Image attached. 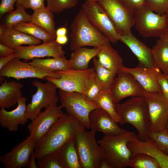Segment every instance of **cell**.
Segmentation results:
<instances>
[{"label": "cell", "instance_id": "cell-27", "mask_svg": "<svg viewBox=\"0 0 168 168\" xmlns=\"http://www.w3.org/2000/svg\"><path fill=\"white\" fill-rule=\"evenodd\" d=\"M55 153L64 168H82L76 148L75 139L67 143Z\"/></svg>", "mask_w": 168, "mask_h": 168}, {"label": "cell", "instance_id": "cell-3", "mask_svg": "<svg viewBox=\"0 0 168 168\" xmlns=\"http://www.w3.org/2000/svg\"><path fill=\"white\" fill-rule=\"evenodd\" d=\"M70 48L72 50L86 46L101 48L109 41L89 21L81 9L71 24Z\"/></svg>", "mask_w": 168, "mask_h": 168}, {"label": "cell", "instance_id": "cell-35", "mask_svg": "<svg viewBox=\"0 0 168 168\" xmlns=\"http://www.w3.org/2000/svg\"><path fill=\"white\" fill-rule=\"evenodd\" d=\"M128 166L133 168H160L155 159L150 155L143 153L132 154Z\"/></svg>", "mask_w": 168, "mask_h": 168}, {"label": "cell", "instance_id": "cell-15", "mask_svg": "<svg viewBox=\"0 0 168 168\" xmlns=\"http://www.w3.org/2000/svg\"><path fill=\"white\" fill-rule=\"evenodd\" d=\"M117 75L110 89L115 103L128 97L144 96L143 88L133 75L121 71Z\"/></svg>", "mask_w": 168, "mask_h": 168}, {"label": "cell", "instance_id": "cell-16", "mask_svg": "<svg viewBox=\"0 0 168 168\" xmlns=\"http://www.w3.org/2000/svg\"><path fill=\"white\" fill-rule=\"evenodd\" d=\"M15 53L17 59L28 61L45 57H57L64 56L62 45L55 40L38 45L20 46L16 48Z\"/></svg>", "mask_w": 168, "mask_h": 168}, {"label": "cell", "instance_id": "cell-53", "mask_svg": "<svg viewBox=\"0 0 168 168\" xmlns=\"http://www.w3.org/2000/svg\"><path fill=\"white\" fill-rule=\"evenodd\" d=\"M166 129L167 132H168V118L166 126Z\"/></svg>", "mask_w": 168, "mask_h": 168}, {"label": "cell", "instance_id": "cell-26", "mask_svg": "<svg viewBox=\"0 0 168 168\" xmlns=\"http://www.w3.org/2000/svg\"><path fill=\"white\" fill-rule=\"evenodd\" d=\"M100 48H89L82 47L73 50L69 59L71 69L85 70L89 68V64L91 60L96 57Z\"/></svg>", "mask_w": 168, "mask_h": 168}, {"label": "cell", "instance_id": "cell-28", "mask_svg": "<svg viewBox=\"0 0 168 168\" xmlns=\"http://www.w3.org/2000/svg\"><path fill=\"white\" fill-rule=\"evenodd\" d=\"M54 13L46 6L33 11L31 21L42 28L56 39V37Z\"/></svg>", "mask_w": 168, "mask_h": 168}, {"label": "cell", "instance_id": "cell-51", "mask_svg": "<svg viewBox=\"0 0 168 168\" xmlns=\"http://www.w3.org/2000/svg\"><path fill=\"white\" fill-rule=\"evenodd\" d=\"M6 27L1 24L0 25V42L2 41L4 36Z\"/></svg>", "mask_w": 168, "mask_h": 168}, {"label": "cell", "instance_id": "cell-12", "mask_svg": "<svg viewBox=\"0 0 168 168\" xmlns=\"http://www.w3.org/2000/svg\"><path fill=\"white\" fill-rule=\"evenodd\" d=\"M0 76L1 77H12L18 80L27 78L45 80L47 76L60 78L55 72L32 65L17 58L10 61L0 70Z\"/></svg>", "mask_w": 168, "mask_h": 168}, {"label": "cell", "instance_id": "cell-42", "mask_svg": "<svg viewBox=\"0 0 168 168\" xmlns=\"http://www.w3.org/2000/svg\"><path fill=\"white\" fill-rule=\"evenodd\" d=\"M156 70L158 83L164 96L168 98V80L160 69L156 66Z\"/></svg>", "mask_w": 168, "mask_h": 168}, {"label": "cell", "instance_id": "cell-47", "mask_svg": "<svg viewBox=\"0 0 168 168\" xmlns=\"http://www.w3.org/2000/svg\"><path fill=\"white\" fill-rule=\"evenodd\" d=\"M36 157L34 152L31 154L28 164L26 166L28 168H38L36 162L35 161Z\"/></svg>", "mask_w": 168, "mask_h": 168}, {"label": "cell", "instance_id": "cell-34", "mask_svg": "<svg viewBox=\"0 0 168 168\" xmlns=\"http://www.w3.org/2000/svg\"><path fill=\"white\" fill-rule=\"evenodd\" d=\"M16 9L8 13L4 17L2 24L6 28L14 27L21 22H31L30 15L22 6L16 3Z\"/></svg>", "mask_w": 168, "mask_h": 168}, {"label": "cell", "instance_id": "cell-18", "mask_svg": "<svg viewBox=\"0 0 168 168\" xmlns=\"http://www.w3.org/2000/svg\"><path fill=\"white\" fill-rule=\"evenodd\" d=\"M89 122L91 129L102 132L105 136H114L127 131L119 127L108 113L100 108L91 112Z\"/></svg>", "mask_w": 168, "mask_h": 168}, {"label": "cell", "instance_id": "cell-23", "mask_svg": "<svg viewBox=\"0 0 168 168\" xmlns=\"http://www.w3.org/2000/svg\"><path fill=\"white\" fill-rule=\"evenodd\" d=\"M22 84L14 80H5L0 86V108L8 109L14 107L22 97Z\"/></svg>", "mask_w": 168, "mask_h": 168}, {"label": "cell", "instance_id": "cell-13", "mask_svg": "<svg viewBox=\"0 0 168 168\" xmlns=\"http://www.w3.org/2000/svg\"><path fill=\"white\" fill-rule=\"evenodd\" d=\"M144 96L147 103L150 121L149 132L166 129L168 118V98L162 93L144 92Z\"/></svg>", "mask_w": 168, "mask_h": 168}, {"label": "cell", "instance_id": "cell-33", "mask_svg": "<svg viewBox=\"0 0 168 168\" xmlns=\"http://www.w3.org/2000/svg\"><path fill=\"white\" fill-rule=\"evenodd\" d=\"M94 103L99 108L108 113L117 123L119 119L115 104L112 98L110 91H102L95 100Z\"/></svg>", "mask_w": 168, "mask_h": 168}, {"label": "cell", "instance_id": "cell-49", "mask_svg": "<svg viewBox=\"0 0 168 168\" xmlns=\"http://www.w3.org/2000/svg\"><path fill=\"white\" fill-rule=\"evenodd\" d=\"M67 29L65 27H61L58 28L56 31L57 36L66 35Z\"/></svg>", "mask_w": 168, "mask_h": 168}, {"label": "cell", "instance_id": "cell-21", "mask_svg": "<svg viewBox=\"0 0 168 168\" xmlns=\"http://www.w3.org/2000/svg\"><path fill=\"white\" fill-rule=\"evenodd\" d=\"M127 145L132 154L146 153L157 161L160 168H168V155L162 152L150 137L143 141L136 135L128 142Z\"/></svg>", "mask_w": 168, "mask_h": 168}, {"label": "cell", "instance_id": "cell-43", "mask_svg": "<svg viewBox=\"0 0 168 168\" xmlns=\"http://www.w3.org/2000/svg\"><path fill=\"white\" fill-rule=\"evenodd\" d=\"M17 0H1L0 17L2 18L5 14L13 10L14 5Z\"/></svg>", "mask_w": 168, "mask_h": 168}, {"label": "cell", "instance_id": "cell-5", "mask_svg": "<svg viewBox=\"0 0 168 168\" xmlns=\"http://www.w3.org/2000/svg\"><path fill=\"white\" fill-rule=\"evenodd\" d=\"M96 131L85 129L78 133L75 138L76 148L82 168H99L105 158L103 151L97 142Z\"/></svg>", "mask_w": 168, "mask_h": 168}, {"label": "cell", "instance_id": "cell-1", "mask_svg": "<svg viewBox=\"0 0 168 168\" xmlns=\"http://www.w3.org/2000/svg\"><path fill=\"white\" fill-rule=\"evenodd\" d=\"M85 128L78 120L64 113L36 143L34 151L36 159L56 152Z\"/></svg>", "mask_w": 168, "mask_h": 168}, {"label": "cell", "instance_id": "cell-40", "mask_svg": "<svg viewBox=\"0 0 168 168\" xmlns=\"http://www.w3.org/2000/svg\"><path fill=\"white\" fill-rule=\"evenodd\" d=\"M146 4L160 15L168 13V0H145Z\"/></svg>", "mask_w": 168, "mask_h": 168}, {"label": "cell", "instance_id": "cell-20", "mask_svg": "<svg viewBox=\"0 0 168 168\" xmlns=\"http://www.w3.org/2000/svg\"><path fill=\"white\" fill-rule=\"evenodd\" d=\"M119 41L125 44L136 56L138 60V66L147 68L157 66L152 49L136 38L132 33L121 35Z\"/></svg>", "mask_w": 168, "mask_h": 168}, {"label": "cell", "instance_id": "cell-36", "mask_svg": "<svg viewBox=\"0 0 168 168\" xmlns=\"http://www.w3.org/2000/svg\"><path fill=\"white\" fill-rule=\"evenodd\" d=\"M47 7L54 14L75 7L79 0H46Z\"/></svg>", "mask_w": 168, "mask_h": 168}, {"label": "cell", "instance_id": "cell-11", "mask_svg": "<svg viewBox=\"0 0 168 168\" xmlns=\"http://www.w3.org/2000/svg\"><path fill=\"white\" fill-rule=\"evenodd\" d=\"M55 72L59 76V78L47 76L45 80L53 82L60 90L78 92L84 96L86 94V83L95 73L93 68L85 70L69 69Z\"/></svg>", "mask_w": 168, "mask_h": 168}, {"label": "cell", "instance_id": "cell-55", "mask_svg": "<svg viewBox=\"0 0 168 168\" xmlns=\"http://www.w3.org/2000/svg\"><path fill=\"white\" fill-rule=\"evenodd\" d=\"M94 0V1H97V0Z\"/></svg>", "mask_w": 168, "mask_h": 168}, {"label": "cell", "instance_id": "cell-25", "mask_svg": "<svg viewBox=\"0 0 168 168\" xmlns=\"http://www.w3.org/2000/svg\"><path fill=\"white\" fill-rule=\"evenodd\" d=\"M41 43L40 40L18 30L14 27L6 28L3 39L0 42L15 49L22 45H38Z\"/></svg>", "mask_w": 168, "mask_h": 168}, {"label": "cell", "instance_id": "cell-30", "mask_svg": "<svg viewBox=\"0 0 168 168\" xmlns=\"http://www.w3.org/2000/svg\"><path fill=\"white\" fill-rule=\"evenodd\" d=\"M152 50L156 66L163 74L168 75V43L160 38Z\"/></svg>", "mask_w": 168, "mask_h": 168}, {"label": "cell", "instance_id": "cell-37", "mask_svg": "<svg viewBox=\"0 0 168 168\" xmlns=\"http://www.w3.org/2000/svg\"><path fill=\"white\" fill-rule=\"evenodd\" d=\"M148 137L154 141L162 152L168 155V132L166 129L158 132H149Z\"/></svg>", "mask_w": 168, "mask_h": 168}, {"label": "cell", "instance_id": "cell-17", "mask_svg": "<svg viewBox=\"0 0 168 168\" xmlns=\"http://www.w3.org/2000/svg\"><path fill=\"white\" fill-rule=\"evenodd\" d=\"M36 143L29 135L11 151L0 157V160L6 168L26 167Z\"/></svg>", "mask_w": 168, "mask_h": 168}, {"label": "cell", "instance_id": "cell-9", "mask_svg": "<svg viewBox=\"0 0 168 168\" xmlns=\"http://www.w3.org/2000/svg\"><path fill=\"white\" fill-rule=\"evenodd\" d=\"M111 19L119 33L124 35L132 33L135 25L134 13L122 0H97Z\"/></svg>", "mask_w": 168, "mask_h": 168}, {"label": "cell", "instance_id": "cell-31", "mask_svg": "<svg viewBox=\"0 0 168 168\" xmlns=\"http://www.w3.org/2000/svg\"><path fill=\"white\" fill-rule=\"evenodd\" d=\"M93 61L95 79L101 91H106L110 90L116 75L102 66L97 58H94Z\"/></svg>", "mask_w": 168, "mask_h": 168}, {"label": "cell", "instance_id": "cell-22", "mask_svg": "<svg viewBox=\"0 0 168 168\" xmlns=\"http://www.w3.org/2000/svg\"><path fill=\"white\" fill-rule=\"evenodd\" d=\"M156 67L147 68L138 66L134 68H128L124 66L121 71L133 75L145 92L152 93H162L158 82L156 70Z\"/></svg>", "mask_w": 168, "mask_h": 168}, {"label": "cell", "instance_id": "cell-52", "mask_svg": "<svg viewBox=\"0 0 168 168\" xmlns=\"http://www.w3.org/2000/svg\"><path fill=\"white\" fill-rule=\"evenodd\" d=\"M168 43V29L160 37Z\"/></svg>", "mask_w": 168, "mask_h": 168}, {"label": "cell", "instance_id": "cell-6", "mask_svg": "<svg viewBox=\"0 0 168 168\" xmlns=\"http://www.w3.org/2000/svg\"><path fill=\"white\" fill-rule=\"evenodd\" d=\"M135 26L144 38L160 37L168 29V13L160 15L147 4L134 13Z\"/></svg>", "mask_w": 168, "mask_h": 168}, {"label": "cell", "instance_id": "cell-2", "mask_svg": "<svg viewBox=\"0 0 168 168\" xmlns=\"http://www.w3.org/2000/svg\"><path fill=\"white\" fill-rule=\"evenodd\" d=\"M119 123L129 124L137 130L139 139L144 141L148 137L150 121L147 103L144 96L133 97L122 103L115 104Z\"/></svg>", "mask_w": 168, "mask_h": 168}, {"label": "cell", "instance_id": "cell-19", "mask_svg": "<svg viewBox=\"0 0 168 168\" xmlns=\"http://www.w3.org/2000/svg\"><path fill=\"white\" fill-rule=\"evenodd\" d=\"M26 99L22 97L18 100L17 107L8 111L0 110V125L11 132H16L19 125H25L29 119L26 114Z\"/></svg>", "mask_w": 168, "mask_h": 168}, {"label": "cell", "instance_id": "cell-29", "mask_svg": "<svg viewBox=\"0 0 168 168\" xmlns=\"http://www.w3.org/2000/svg\"><path fill=\"white\" fill-rule=\"evenodd\" d=\"M29 63L31 65L55 72L71 69V63L64 56L47 58H36Z\"/></svg>", "mask_w": 168, "mask_h": 168}, {"label": "cell", "instance_id": "cell-38", "mask_svg": "<svg viewBox=\"0 0 168 168\" xmlns=\"http://www.w3.org/2000/svg\"><path fill=\"white\" fill-rule=\"evenodd\" d=\"M38 168H64L56 153L47 155L37 160Z\"/></svg>", "mask_w": 168, "mask_h": 168}, {"label": "cell", "instance_id": "cell-45", "mask_svg": "<svg viewBox=\"0 0 168 168\" xmlns=\"http://www.w3.org/2000/svg\"><path fill=\"white\" fill-rule=\"evenodd\" d=\"M16 50L0 43V57H6L14 54Z\"/></svg>", "mask_w": 168, "mask_h": 168}, {"label": "cell", "instance_id": "cell-41", "mask_svg": "<svg viewBox=\"0 0 168 168\" xmlns=\"http://www.w3.org/2000/svg\"><path fill=\"white\" fill-rule=\"evenodd\" d=\"M45 0H17L16 3L25 9H31L33 11L44 8Z\"/></svg>", "mask_w": 168, "mask_h": 168}, {"label": "cell", "instance_id": "cell-32", "mask_svg": "<svg viewBox=\"0 0 168 168\" xmlns=\"http://www.w3.org/2000/svg\"><path fill=\"white\" fill-rule=\"evenodd\" d=\"M14 27L18 30L40 40L44 43L55 40L44 29L31 21L21 22L15 25Z\"/></svg>", "mask_w": 168, "mask_h": 168}, {"label": "cell", "instance_id": "cell-50", "mask_svg": "<svg viewBox=\"0 0 168 168\" xmlns=\"http://www.w3.org/2000/svg\"><path fill=\"white\" fill-rule=\"evenodd\" d=\"M99 168H112L109 162L104 158L101 161Z\"/></svg>", "mask_w": 168, "mask_h": 168}, {"label": "cell", "instance_id": "cell-48", "mask_svg": "<svg viewBox=\"0 0 168 168\" xmlns=\"http://www.w3.org/2000/svg\"><path fill=\"white\" fill-rule=\"evenodd\" d=\"M55 40L58 44L62 45L66 44L68 41V38L66 35L57 36Z\"/></svg>", "mask_w": 168, "mask_h": 168}, {"label": "cell", "instance_id": "cell-14", "mask_svg": "<svg viewBox=\"0 0 168 168\" xmlns=\"http://www.w3.org/2000/svg\"><path fill=\"white\" fill-rule=\"evenodd\" d=\"M62 107L57 104L45 108L27 126L30 136L36 143L38 142L52 126L64 114Z\"/></svg>", "mask_w": 168, "mask_h": 168}, {"label": "cell", "instance_id": "cell-39", "mask_svg": "<svg viewBox=\"0 0 168 168\" xmlns=\"http://www.w3.org/2000/svg\"><path fill=\"white\" fill-rule=\"evenodd\" d=\"M86 94L84 96L89 101L94 102L102 91L97 83L95 77V73L87 81L85 84Z\"/></svg>", "mask_w": 168, "mask_h": 168}, {"label": "cell", "instance_id": "cell-4", "mask_svg": "<svg viewBox=\"0 0 168 168\" xmlns=\"http://www.w3.org/2000/svg\"><path fill=\"white\" fill-rule=\"evenodd\" d=\"M136 136L134 133L126 132L114 136H105L98 141L104 154L105 158L112 168L128 166L132 154L127 144Z\"/></svg>", "mask_w": 168, "mask_h": 168}, {"label": "cell", "instance_id": "cell-10", "mask_svg": "<svg viewBox=\"0 0 168 168\" xmlns=\"http://www.w3.org/2000/svg\"><path fill=\"white\" fill-rule=\"evenodd\" d=\"M31 84L36 87L37 91L33 95L30 102L27 105V116L31 121L41 113L42 108L57 104L59 100L57 94L58 88L52 82L47 81L43 83L35 80Z\"/></svg>", "mask_w": 168, "mask_h": 168}, {"label": "cell", "instance_id": "cell-54", "mask_svg": "<svg viewBox=\"0 0 168 168\" xmlns=\"http://www.w3.org/2000/svg\"><path fill=\"white\" fill-rule=\"evenodd\" d=\"M165 76L168 79V75H165Z\"/></svg>", "mask_w": 168, "mask_h": 168}, {"label": "cell", "instance_id": "cell-8", "mask_svg": "<svg viewBox=\"0 0 168 168\" xmlns=\"http://www.w3.org/2000/svg\"><path fill=\"white\" fill-rule=\"evenodd\" d=\"M90 23L110 42L119 40L121 35L103 7L96 1L86 0L81 9Z\"/></svg>", "mask_w": 168, "mask_h": 168}, {"label": "cell", "instance_id": "cell-24", "mask_svg": "<svg viewBox=\"0 0 168 168\" xmlns=\"http://www.w3.org/2000/svg\"><path fill=\"white\" fill-rule=\"evenodd\" d=\"M96 57L102 66L116 75L124 66L122 58L111 46L109 41L106 43L100 48Z\"/></svg>", "mask_w": 168, "mask_h": 168}, {"label": "cell", "instance_id": "cell-44", "mask_svg": "<svg viewBox=\"0 0 168 168\" xmlns=\"http://www.w3.org/2000/svg\"><path fill=\"white\" fill-rule=\"evenodd\" d=\"M127 7L134 13L146 4L145 0H122Z\"/></svg>", "mask_w": 168, "mask_h": 168}, {"label": "cell", "instance_id": "cell-7", "mask_svg": "<svg viewBox=\"0 0 168 168\" xmlns=\"http://www.w3.org/2000/svg\"><path fill=\"white\" fill-rule=\"evenodd\" d=\"M58 94L61 105L65 109L66 114L78 120L85 128H90L89 115L92 111L99 108L98 107L78 92L59 90Z\"/></svg>", "mask_w": 168, "mask_h": 168}, {"label": "cell", "instance_id": "cell-46", "mask_svg": "<svg viewBox=\"0 0 168 168\" xmlns=\"http://www.w3.org/2000/svg\"><path fill=\"white\" fill-rule=\"evenodd\" d=\"M16 58V54H14L6 57H0V70L9 62Z\"/></svg>", "mask_w": 168, "mask_h": 168}]
</instances>
